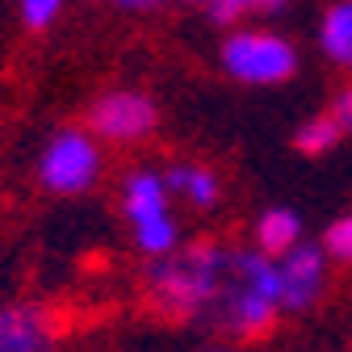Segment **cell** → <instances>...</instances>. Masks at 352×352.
<instances>
[{"instance_id": "4", "label": "cell", "mask_w": 352, "mask_h": 352, "mask_svg": "<svg viewBox=\"0 0 352 352\" xmlns=\"http://www.w3.org/2000/svg\"><path fill=\"white\" fill-rule=\"evenodd\" d=\"M38 176L51 193L76 197L88 193L101 176V151H97V135L93 130H59V135L42 147L38 160Z\"/></svg>"}, {"instance_id": "8", "label": "cell", "mask_w": 352, "mask_h": 352, "mask_svg": "<svg viewBox=\"0 0 352 352\" xmlns=\"http://www.w3.org/2000/svg\"><path fill=\"white\" fill-rule=\"evenodd\" d=\"M0 352H51V315L34 302L0 306Z\"/></svg>"}, {"instance_id": "18", "label": "cell", "mask_w": 352, "mask_h": 352, "mask_svg": "<svg viewBox=\"0 0 352 352\" xmlns=\"http://www.w3.org/2000/svg\"><path fill=\"white\" fill-rule=\"evenodd\" d=\"M193 352H231V344H227V336H223V340H218V336H214V340H206V344H197Z\"/></svg>"}, {"instance_id": "19", "label": "cell", "mask_w": 352, "mask_h": 352, "mask_svg": "<svg viewBox=\"0 0 352 352\" xmlns=\"http://www.w3.org/2000/svg\"><path fill=\"white\" fill-rule=\"evenodd\" d=\"M185 5H206V0H185Z\"/></svg>"}, {"instance_id": "11", "label": "cell", "mask_w": 352, "mask_h": 352, "mask_svg": "<svg viewBox=\"0 0 352 352\" xmlns=\"http://www.w3.org/2000/svg\"><path fill=\"white\" fill-rule=\"evenodd\" d=\"M323 51L340 67H352V0H340V5L327 9V17H323Z\"/></svg>"}, {"instance_id": "13", "label": "cell", "mask_w": 352, "mask_h": 352, "mask_svg": "<svg viewBox=\"0 0 352 352\" xmlns=\"http://www.w3.org/2000/svg\"><path fill=\"white\" fill-rule=\"evenodd\" d=\"M323 248H327V256H331V260H340V264H352V214L336 218V223L327 227V235H323Z\"/></svg>"}, {"instance_id": "15", "label": "cell", "mask_w": 352, "mask_h": 352, "mask_svg": "<svg viewBox=\"0 0 352 352\" xmlns=\"http://www.w3.org/2000/svg\"><path fill=\"white\" fill-rule=\"evenodd\" d=\"M63 9V0H21V17L30 30H42V25H51Z\"/></svg>"}, {"instance_id": "5", "label": "cell", "mask_w": 352, "mask_h": 352, "mask_svg": "<svg viewBox=\"0 0 352 352\" xmlns=\"http://www.w3.org/2000/svg\"><path fill=\"white\" fill-rule=\"evenodd\" d=\"M223 67L239 84H281L298 72V51L277 34L243 30L223 42Z\"/></svg>"}, {"instance_id": "17", "label": "cell", "mask_w": 352, "mask_h": 352, "mask_svg": "<svg viewBox=\"0 0 352 352\" xmlns=\"http://www.w3.org/2000/svg\"><path fill=\"white\" fill-rule=\"evenodd\" d=\"M122 9H130V13H147V9H160L164 0H118Z\"/></svg>"}, {"instance_id": "14", "label": "cell", "mask_w": 352, "mask_h": 352, "mask_svg": "<svg viewBox=\"0 0 352 352\" xmlns=\"http://www.w3.org/2000/svg\"><path fill=\"white\" fill-rule=\"evenodd\" d=\"M206 9L218 25H235L243 13H252V9L260 13V0H206Z\"/></svg>"}, {"instance_id": "1", "label": "cell", "mask_w": 352, "mask_h": 352, "mask_svg": "<svg viewBox=\"0 0 352 352\" xmlns=\"http://www.w3.org/2000/svg\"><path fill=\"white\" fill-rule=\"evenodd\" d=\"M227 264L231 248L214 243V239H193V243H176L164 256H151L147 269V306L168 319V323H193L210 319L218 294L227 281Z\"/></svg>"}, {"instance_id": "12", "label": "cell", "mask_w": 352, "mask_h": 352, "mask_svg": "<svg viewBox=\"0 0 352 352\" xmlns=\"http://www.w3.org/2000/svg\"><path fill=\"white\" fill-rule=\"evenodd\" d=\"M340 139H344V126H340L331 113H319V118H311V122H302V126H298L294 147L306 151V155H323V151H331Z\"/></svg>"}, {"instance_id": "7", "label": "cell", "mask_w": 352, "mask_h": 352, "mask_svg": "<svg viewBox=\"0 0 352 352\" xmlns=\"http://www.w3.org/2000/svg\"><path fill=\"white\" fill-rule=\"evenodd\" d=\"M281 269V311L302 315L323 298L327 285V248L319 243H294L285 256H277Z\"/></svg>"}, {"instance_id": "9", "label": "cell", "mask_w": 352, "mask_h": 352, "mask_svg": "<svg viewBox=\"0 0 352 352\" xmlns=\"http://www.w3.org/2000/svg\"><path fill=\"white\" fill-rule=\"evenodd\" d=\"M294 243H302V218L285 206L277 210H264L256 218V248L269 252V256H285Z\"/></svg>"}, {"instance_id": "2", "label": "cell", "mask_w": 352, "mask_h": 352, "mask_svg": "<svg viewBox=\"0 0 352 352\" xmlns=\"http://www.w3.org/2000/svg\"><path fill=\"white\" fill-rule=\"evenodd\" d=\"M281 315V269L277 256L252 252V248H231L227 281L218 294L210 323L227 340H260L269 336Z\"/></svg>"}, {"instance_id": "6", "label": "cell", "mask_w": 352, "mask_h": 352, "mask_svg": "<svg viewBox=\"0 0 352 352\" xmlns=\"http://www.w3.org/2000/svg\"><path fill=\"white\" fill-rule=\"evenodd\" d=\"M155 122H160L155 101L143 93H130V88L97 97L88 109V130L105 143H139L155 130Z\"/></svg>"}, {"instance_id": "10", "label": "cell", "mask_w": 352, "mask_h": 352, "mask_svg": "<svg viewBox=\"0 0 352 352\" xmlns=\"http://www.w3.org/2000/svg\"><path fill=\"white\" fill-rule=\"evenodd\" d=\"M164 181L172 193H181L189 206L197 210H210L218 201V176L210 168H197V164H176L172 172H164Z\"/></svg>"}, {"instance_id": "16", "label": "cell", "mask_w": 352, "mask_h": 352, "mask_svg": "<svg viewBox=\"0 0 352 352\" xmlns=\"http://www.w3.org/2000/svg\"><path fill=\"white\" fill-rule=\"evenodd\" d=\"M340 126H344V135H348V130H352V88H344V93L331 101V109H327Z\"/></svg>"}, {"instance_id": "3", "label": "cell", "mask_w": 352, "mask_h": 352, "mask_svg": "<svg viewBox=\"0 0 352 352\" xmlns=\"http://www.w3.org/2000/svg\"><path fill=\"white\" fill-rule=\"evenodd\" d=\"M168 181L160 172L143 168L126 181V193H122V206H126V218L130 227H135V239L143 248V256H164L181 243L176 235V218L168 210Z\"/></svg>"}]
</instances>
